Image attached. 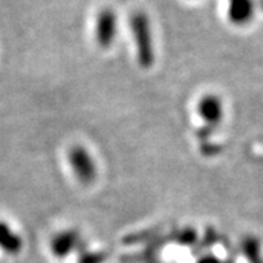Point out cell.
Wrapping results in <instances>:
<instances>
[{
	"label": "cell",
	"mask_w": 263,
	"mask_h": 263,
	"mask_svg": "<svg viewBox=\"0 0 263 263\" xmlns=\"http://www.w3.org/2000/svg\"><path fill=\"white\" fill-rule=\"evenodd\" d=\"M93 35L98 46L102 48L112 46L118 36V15L112 8L106 7L98 12Z\"/></svg>",
	"instance_id": "3957f363"
},
{
	"label": "cell",
	"mask_w": 263,
	"mask_h": 263,
	"mask_svg": "<svg viewBox=\"0 0 263 263\" xmlns=\"http://www.w3.org/2000/svg\"><path fill=\"white\" fill-rule=\"evenodd\" d=\"M197 115L204 124L218 126L224 118V103L217 93H204L198 100Z\"/></svg>",
	"instance_id": "277c9868"
},
{
	"label": "cell",
	"mask_w": 263,
	"mask_h": 263,
	"mask_svg": "<svg viewBox=\"0 0 263 263\" xmlns=\"http://www.w3.org/2000/svg\"><path fill=\"white\" fill-rule=\"evenodd\" d=\"M203 263H217L215 260H207V262H203Z\"/></svg>",
	"instance_id": "ba28073f"
},
{
	"label": "cell",
	"mask_w": 263,
	"mask_h": 263,
	"mask_svg": "<svg viewBox=\"0 0 263 263\" xmlns=\"http://www.w3.org/2000/svg\"><path fill=\"white\" fill-rule=\"evenodd\" d=\"M130 26L138 62L143 68H150L155 62V46L150 17L143 11H137L131 16Z\"/></svg>",
	"instance_id": "6da1fadb"
},
{
	"label": "cell",
	"mask_w": 263,
	"mask_h": 263,
	"mask_svg": "<svg viewBox=\"0 0 263 263\" xmlns=\"http://www.w3.org/2000/svg\"><path fill=\"white\" fill-rule=\"evenodd\" d=\"M79 245V235L72 230H63L55 234L51 239L50 250L57 258H66Z\"/></svg>",
	"instance_id": "8992f818"
},
{
	"label": "cell",
	"mask_w": 263,
	"mask_h": 263,
	"mask_svg": "<svg viewBox=\"0 0 263 263\" xmlns=\"http://www.w3.org/2000/svg\"><path fill=\"white\" fill-rule=\"evenodd\" d=\"M255 2L254 0H229L227 4V19L234 26H246L254 19Z\"/></svg>",
	"instance_id": "5b68a950"
},
{
	"label": "cell",
	"mask_w": 263,
	"mask_h": 263,
	"mask_svg": "<svg viewBox=\"0 0 263 263\" xmlns=\"http://www.w3.org/2000/svg\"><path fill=\"white\" fill-rule=\"evenodd\" d=\"M67 163L73 177L77 178L80 183L90 184L97 179V160L87 147L82 144L71 146L67 151Z\"/></svg>",
	"instance_id": "7a4b0ae2"
},
{
	"label": "cell",
	"mask_w": 263,
	"mask_h": 263,
	"mask_svg": "<svg viewBox=\"0 0 263 263\" xmlns=\"http://www.w3.org/2000/svg\"><path fill=\"white\" fill-rule=\"evenodd\" d=\"M23 249V238L6 222H0V251L7 255H17Z\"/></svg>",
	"instance_id": "52a82bcc"
}]
</instances>
